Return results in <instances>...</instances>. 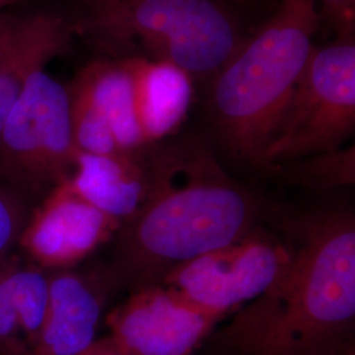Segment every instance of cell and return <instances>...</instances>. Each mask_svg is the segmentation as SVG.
Here are the masks:
<instances>
[{"mask_svg": "<svg viewBox=\"0 0 355 355\" xmlns=\"http://www.w3.org/2000/svg\"><path fill=\"white\" fill-rule=\"evenodd\" d=\"M277 280L242 306L224 337L240 355H328L355 316V224L345 211L309 216L291 230Z\"/></svg>", "mask_w": 355, "mask_h": 355, "instance_id": "6da1fadb", "label": "cell"}, {"mask_svg": "<svg viewBox=\"0 0 355 355\" xmlns=\"http://www.w3.org/2000/svg\"><path fill=\"white\" fill-rule=\"evenodd\" d=\"M146 170V198L120 227L116 249L120 274L140 287L159 283L174 267L253 232V195L200 145L153 153Z\"/></svg>", "mask_w": 355, "mask_h": 355, "instance_id": "7a4b0ae2", "label": "cell"}, {"mask_svg": "<svg viewBox=\"0 0 355 355\" xmlns=\"http://www.w3.org/2000/svg\"><path fill=\"white\" fill-rule=\"evenodd\" d=\"M321 26L318 0H280L275 13L211 78L208 108L233 158L266 167L265 154Z\"/></svg>", "mask_w": 355, "mask_h": 355, "instance_id": "3957f363", "label": "cell"}, {"mask_svg": "<svg viewBox=\"0 0 355 355\" xmlns=\"http://www.w3.org/2000/svg\"><path fill=\"white\" fill-rule=\"evenodd\" d=\"M76 37L110 58L140 55L212 78L241 45L224 0H73Z\"/></svg>", "mask_w": 355, "mask_h": 355, "instance_id": "277c9868", "label": "cell"}, {"mask_svg": "<svg viewBox=\"0 0 355 355\" xmlns=\"http://www.w3.org/2000/svg\"><path fill=\"white\" fill-rule=\"evenodd\" d=\"M355 129V37L315 46L265 154L266 168L341 149Z\"/></svg>", "mask_w": 355, "mask_h": 355, "instance_id": "5b68a950", "label": "cell"}, {"mask_svg": "<svg viewBox=\"0 0 355 355\" xmlns=\"http://www.w3.org/2000/svg\"><path fill=\"white\" fill-rule=\"evenodd\" d=\"M76 153L67 87L38 70L0 130V180L24 195L53 189L70 175Z\"/></svg>", "mask_w": 355, "mask_h": 355, "instance_id": "8992f818", "label": "cell"}, {"mask_svg": "<svg viewBox=\"0 0 355 355\" xmlns=\"http://www.w3.org/2000/svg\"><path fill=\"white\" fill-rule=\"evenodd\" d=\"M290 253V241L254 229L239 241L174 267L159 283L225 318L266 291L284 270Z\"/></svg>", "mask_w": 355, "mask_h": 355, "instance_id": "52a82bcc", "label": "cell"}, {"mask_svg": "<svg viewBox=\"0 0 355 355\" xmlns=\"http://www.w3.org/2000/svg\"><path fill=\"white\" fill-rule=\"evenodd\" d=\"M224 316L162 283L141 286L105 318L123 355H192Z\"/></svg>", "mask_w": 355, "mask_h": 355, "instance_id": "ba28073f", "label": "cell"}, {"mask_svg": "<svg viewBox=\"0 0 355 355\" xmlns=\"http://www.w3.org/2000/svg\"><path fill=\"white\" fill-rule=\"evenodd\" d=\"M121 224L83 199L67 178L29 214L17 248L46 271L73 268L110 241Z\"/></svg>", "mask_w": 355, "mask_h": 355, "instance_id": "9c48e42d", "label": "cell"}, {"mask_svg": "<svg viewBox=\"0 0 355 355\" xmlns=\"http://www.w3.org/2000/svg\"><path fill=\"white\" fill-rule=\"evenodd\" d=\"M76 37L74 15L54 10L16 13L0 51V130L29 78L69 51Z\"/></svg>", "mask_w": 355, "mask_h": 355, "instance_id": "30bf717a", "label": "cell"}, {"mask_svg": "<svg viewBox=\"0 0 355 355\" xmlns=\"http://www.w3.org/2000/svg\"><path fill=\"white\" fill-rule=\"evenodd\" d=\"M49 303L36 355H80L98 343L103 297L85 275L71 268L48 271Z\"/></svg>", "mask_w": 355, "mask_h": 355, "instance_id": "8fae6325", "label": "cell"}, {"mask_svg": "<svg viewBox=\"0 0 355 355\" xmlns=\"http://www.w3.org/2000/svg\"><path fill=\"white\" fill-rule=\"evenodd\" d=\"M135 108L146 146L177 132L190 111L193 78L175 64L140 55L127 57Z\"/></svg>", "mask_w": 355, "mask_h": 355, "instance_id": "7c38bea8", "label": "cell"}, {"mask_svg": "<svg viewBox=\"0 0 355 355\" xmlns=\"http://www.w3.org/2000/svg\"><path fill=\"white\" fill-rule=\"evenodd\" d=\"M67 179L83 199L121 225L137 214L148 193V170L140 154L78 150Z\"/></svg>", "mask_w": 355, "mask_h": 355, "instance_id": "4fadbf2b", "label": "cell"}, {"mask_svg": "<svg viewBox=\"0 0 355 355\" xmlns=\"http://www.w3.org/2000/svg\"><path fill=\"white\" fill-rule=\"evenodd\" d=\"M105 117L121 152L140 154L146 144L135 108L132 74L125 58H98L78 74Z\"/></svg>", "mask_w": 355, "mask_h": 355, "instance_id": "5bb4252c", "label": "cell"}, {"mask_svg": "<svg viewBox=\"0 0 355 355\" xmlns=\"http://www.w3.org/2000/svg\"><path fill=\"white\" fill-rule=\"evenodd\" d=\"M6 279L28 347L36 343L49 303L48 271L36 265H4Z\"/></svg>", "mask_w": 355, "mask_h": 355, "instance_id": "9a60e30c", "label": "cell"}, {"mask_svg": "<svg viewBox=\"0 0 355 355\" xmlns=\"http://www.w3.org/2000/svg\"><path fill=\"white\" fill-rule=\"evenodd\" d=\"M70 99L73 139L79 152L91 154H123L105 117L79 78L66 86ZM127 154V153H124Z\"/></svg>", "mask_w": 355, "mask_h": 355, "instance_id": "2e32d148", "label": "cell"}, {"mask_svg": "<svg viewBox=\"0 0 355 355\" xmlns=\"http://www.w3.org/2000/svg\"><path fill=\"white\" fill-rule=\"evenodd\" d=\"M292 164V178L311 189L328 190L354 184V146L318 153Z\"/></svg>", "mask_w": 355, "mask_h": 355, "instance_id": "e0dca14e", "label": "cell"}, {"mask_svg": "<svg viewBox=\"0 0 355 355\" xmlns=\"http://www.w3.org/2000/svg\"><path fill=\"white\" fill-rule=\"evenodd\" d=\"M29 214L26 195L0 180V266L17 248Z\"/></svg>", "mask_w": 355, "mask_h": 355, "instance_id": "ac0fdd59", "label": "cell"}, {"mask_svg": "<svg viewBox=\"0 0 355 355\" xmlns=\"http://www.w3.org/2000/svg\"><path fill=\"white\" fill-rule=\"evenodd\" d=\"M4 265L0 266V354L28 347L8 290Z\"/></svg>", "mask_w": 355, "mask_h": 355, "instance_id": "d6986e66", "label": "cell"}, {"mask_svg": "<svg viewBox=\"0 0 355 355\" xmlns=\"http://www.w3.org/2000/svg\"><path fill=\"white\" fill-rule=\"evenodd\" d=\"M321 23L334 31L336 38L355 36V0H318Z\"/></svg>", "mask_w": 355, "mask_h": 355, "instance_id": "ffe728a7", "label": "cell"}, {"mask_svg": "<svg viewBox=\"0 0 355 355\" xmlns=\"http://www.w3.org/2000/svg\"><path fill=\"white\" fill-rule=\"evenodd\" d=\"M0 355H36L33 352H31L29 347H23L15 352H10V353H1ZM80 355H123L116 347H114L112 343L110 341L108 337L104 338H99L98 343H95L91 349H89L86 353Z\"/></svg>", "mask_w": 355, "mask_h": 355, "instance_id": "44dd1931", "label": "cell"}, {"mask_svg": "<svg viewBox=\"0 0 355 355\" xmlns=\"http://www.w3.org/2000/svg\"><path fill=\"white\" fill-rule=\"evenodd\" d=\"M15 17H16V13L8 12L7 10L0 12V51L4 46L7 38L12 31Z\"/></svg>", "mask_w": 355, "mask_h": 355, "instance_id": "7402d4cb", "label": "cell"}, {"mask_svg": "<svg viewBox=\"0 0 355 355\" xmlns=\"http://www.w3.org/2000/svg\"><path fill=\"white\" fill-rule=\"evenodd\" d=\"M40 1H48V0H0V12L6 11L8 8H12L15 6H23L29 3H40Z\"/></svg>", "mask_w": 355, "mask_h": 355, "instance_id": "603a6c76", "label": "cell"}, {"mask_svg": "<svg viewBox=\"0 0 355 355\" xmlns=\"http://www.w3.org/2000/svg\"><path fill=\"white\" fill-rule=\"evenodd\" d=\"M328 355H354V346L353 345H341L334 352Z\"/></svg>", "mask_w": 355, "mask_h": 355, "instance_id": "cb8c5ba5", "label": "cell"}]
</instances>
